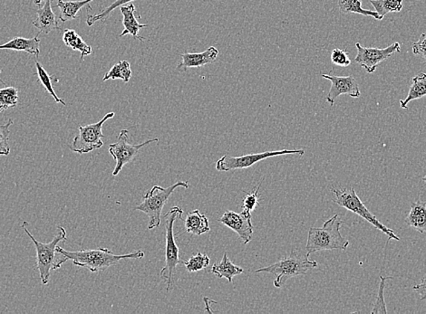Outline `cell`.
I'll use <instances>...</instances> for the list:
<instances>
[{"label": "cell", "mask_w": 426, "mask_h": 314, "mask_svg": "<svg viewBox=\"0 0 426 314\" xmlns=\"http://www.w3.org/2000/svg\"><path fill=\"white\" fill-rule=\"evenodd\" d=\"M356 48L358 49V55L355 58V62L366 70L368 74H372L382 62L389 59L394 55L401 51V46L398 42L394 43L385 48H365L360 43H356Z\"/></svg>", "instance_id": "8fae6325"}, {"label": "cell", "mask_w": 426, "mask_h": 314, "mask_svg": "<svg viewBox=\"0 0 426 314\" xmlns=\"http://www.w3.org/2000/svg\"><path fill=\"white\" fill-rule=\"evenodd\" d=\"M370 3L382 19L387 14L400 12L403 10V0H370Z\"/></svg>", "instance_id": "484cf974"}, {"label": "cell", "mask_w": 426, "mask_h": 314, "mask_svg": "<svg viewBox=\"0 0 426 314\" xmlns=\"http://www.w3.org/2000/svg\"><path fill=\"white\" fill-rule=\"evenodd\" d=\"M120 10L123 14L124 31L120 34V37L131 35L133 39L144 41V37L139 36V32L142 28H147L148 25L140 24L137 17H135L136 8L133 3L128 5L121 6Z\"/></svg>", "instance_id": "2e32d148"}, {"label": "cell", "mask_w": 426, "mask_h": 314, "mask_svg": "<svg viewBox=\"0 0 426 314\" xmlns=\"http://www.w3.org/2000/svg\"><path fill=\"white\" fill-rule=\"evenodd\" d=\"M344 221L338 215H334L324 223L322 228H310L308 240H307V257L313 253L329 251V250H343L346 251L349 246V241L342 237L341 226Z\"/></svg>", "instance_id": "3957f363"}, {"label": "cell", "mask_w": 426, "mask_h": 314, "mask_svg": "<svg viewBox=\"0 0 426 314\" xmlns=\"http://www.w3.org/2000/svg\"><path fill=\"white\" fill-rule=\"evenodd\" d=\"M54 0H44V4L37 10V17L34 20V27L39 29L40 33L48 35L51 32L59 30V19L52 10L51 3Z\"/></svg>", "instance_id": "9a60e30c"}, {"label": "cell", "mask_w": 426, "mask_h": 314, "mask_svg": "<svg viewBox=\"0 0 426 314\" xmlns=\"http://www.w3.org/2000/svg\"><path fill=\"white\" fill-rule=\"evenodd\" d=\"M291 154H297V155L303 156L304 154H305V150H282L264 151V153L249 154V155L240 157L224 155L217 161L216 170L218 171L243 170V168L252 167V166L258 164V162L263 161V159L272 158V157L291 155Z\"/></svg>", "instance_id": "9c48e42d"}, {"label": "cell", "mask_w": 426, "mask_h": 314, "mask_svg": "<svg viewBox=\"0 0 426 314\" xmlns=\"http://www.w3.org/2000/svg\"><path fill=\"white\" fill-rule=\"evenodd\" d=\"M405 223L420 234H426V203L421 200L412 203L411 210L405 217Z\"/></svg>", "instance_id": "ac0fdd59"}, {"label": "cell", "mask_w": 426, "mask_h": 314, "mask_svg": "<svg viewBox=\"0 0 426 314\" xmlns=\"http://www.w3.org/2000/svg\"><path fill=\"white\" fill-rule=\"evenodd\" d=\"M13 124L14 121L10 119L7 124L0 125V156L10 155V128Z\"/></svg>", "instance_id": "4dcf8cb0"}, {"label": "cell", "mask_w": 426, "mask_h": 314, "mask_svg": "<svg viewBox=\"0 0 426 314\" xmlns=\"http://www.w3.org/2000/svg\"><path fill=\"white\" fill-rule=\"evenodd\" d=\"M317 261L309 259L307 255H298L292 251L288 257L281 258L279 262L267 267L256 270L255 273H269L275 276L274 286L281 288L286 282L295 276L305 275L310 270L318 267Z\"/></svg>", "instance_id": "5b68a950"}, {"label": "cell", "mask_w": 426, "mask_h": 314, "mask_svg": "<svg viewBox=\"0 0 426 314\" xmlns=\"http://www.w3.org/2000/svg\"><path fill=\"white\" fill-rule=\"evenodd\" d=\"M204 302H207V304H208V302H210V299L206 298V297L204 299ZM207 307H208L207 309H205V312H209V307H210V305H207Z\"/></svg>", "instance_id": "8d00e7d4"}, {"label": "cell", "mask_w": 426, "mask_h": 314, "mask_svg": "<svg viewBox=\"0 0 426 314\" xmlns=\"http://www.w3.org/2000/svg\"><path fill=\"white\" fill-rule=\"evenodd\" d=\"M133 1H135V0H117L114 3H112L111 5L108 6L106 8L102 11V12L97 14H88V19H86V24H88V27H92L93 25H95V23L98 21H104L109 17V14L113 12L121 6L126 5L127 3H131Z\"/></svg>", "instance_id": "f1b7e54d"}, {"label": "cell", "mask_w": 426, "mask_h": 314, "mask_svg": "<svg viewBox=\"0 0 426 314\" xmlns=\"http://www.w3.org/2000/svg\"><path fill=\"white\" fill-rule=\"evenodd\" d=\"M426 96V74L421 72L412 80V84L405 100H400V106L402 109H407L408 104L414 100H418Z\"/></svg>", "instance_id": "603a6c76"}, {"label": "cell", "mask_w": 426, "mask_h": 314, "mask_svg": "<svg viewBox=\"0 0 426 314\" xmlns=\"http://www.w3.org/2000/svg\"><path fill=\"white\" fill-rule=\"evenodd\" d=\"M331 61L334 65L341 66V68H347L352 63L349 58V52L339 48H336L332 51Z\"/></svg>", "instance_id": "836d02e7"}, {"label": "cell", "mask_w": 426, "mask_h": 314, "mask_svg": "<svg viewBox=\"0 0 426 314\" xmlns=\"http://www.w3.org/2000/svg\"><path fill=\"white\" fill-rule=\"evenodd\" d=\"M413 53L416 55H419L425 60L426 65V34H422L418 39V41L414 42L413 46Z\"/></svg>", "instance_id": "e575fe53"}, {"label": "cell", "mask_w": 426, "mask_h": 314, "mask_svg": "<svg viewBox=\"0 0 426 314\" xmlns=\"http://www.w3.org/2000/svg\"><path fill=\"white\" fill-rule=\"evenodd\" d=\"M338 8L342 14H359L376 20L383 19L376 11L364 10L361 0H338Z\"/></svg>", "instance_id": "cb8c5ba5"}, {"label": "cell", "mask_w": 426, "mask_h": 314, "mask_svg": "<svg viewBox=\"0 0 426 314\" xmlns=\"http://www.w3.org/2000/svg\"><path fill=\"white\" fill-rule=\"evenodd\" d=\"M260 188H254V190L248 193L243 199L242 208L243 213L251 216V212L255 210L258 206H260Z\"/></svg>", "instance_id": "1f68e13d"}, {"label": "cell", "mask_w": 426, "mask_h": 314, "mask_svg": "<svg viewBox=\"0 0 426 314\" xmlns=\"http://www.w3.org/2000/svg\"><path fill=\"white\" fill-rule=\"evenodd\" d=\"M36 68L37 71V77H39L40 83H41L42 86L45 87L46 91L48 92V94L54 98L56 103L62 104L63 106H66V101H63L62 99H60L59 95H57L56 92H55L51 75L46 71L41 63L39 62H36Z\"/></svg>", "instance_id": "83f0119b"}, {"label": "cell", "mask_w": 426, "mask_h": 314, "mask_svg": "<svg viewBox=\"0 0 426 314\" xmlns=\"http://www.w3.org/2000/svg\"><path fill=\"white\" fill-rule=\"evenodd\" d=\"M423 180H424V181L426 182V175L424 177V178H423Z\"/></svg>", "instance_id": "f35d334b"}, {"label": "cell", "mask_w": 426, "mask_h": 314, "mask_svg": "<svg viewBox=\"0 0 426 314\" xmlns=\"http://www.w3.org/2000/svg\"><path fill=\"white\" fill-rule=\"evenodd\" d=\"M211 273L215 275L218 278H226L229 283H233L235 276L242 275L244 270L242 267L235 266L228 257L227 253L223 255L222 260L220 263H215L211 267Z\"/></svg>", "instance_id": "ffe728a7"}, {"label": "cell", "mask_w": 426, "mask_h": 314, "mask_svg": "<svg viewBox=\"0 0 426 314\" xmlns=\"http://www.w3.org/2000/svg\"><path fill=\"white\" fill-rule=\"evenodd\" d=\"M115 117V112L107 113L102 120L97 124L86 125V126H78L79 133L75 137L73 142L70 145V149L75 153L84 155V154L91 153V151L100 149L104 146L102 139L103 125L107 120Z\"/></svg>", "instance_id": "ba28073f"}, {"label": "cell", "mask_w": 426, "mask_h": 314, "mask_svg": "<svg viewBox=\"0 0 426 314\" xmlns=\"http://www.w3.org/2000/svg\"><path fill=\"white\" fill-rule=\"evenodd\" d=\"M330 190L334 195L333 202L335 204L342 206V208L347 209V210L353 212L365 220H367L371 225L375 226L376 229L384 233L388 237V241L391 239L400 241V237H397L395 231L383 225V224L376 219V217L373 213H371L366 205L362 202L360 197L358 196L355 188H331Z\"/></svg>", "instance_id": "8992f818"}, {"label": "cell", "mask_w": 426, "mask_h": 314, "mask_svg": "<svg viewBox=\"0 0 426 314\" xmlns=\"http://www.w3.org/2000/svg\"><path fill=\"white\" fill-rule=\"evenodd\" d=\"M22 228L36 247L37 270L39 271L41 283L46 286L50 280L51 272L59 269L63 264L69 260L65 255L61 254L57 249L59 243L61 241L66 240V238H68L66 237V229L63 226H59L53 240L45 244L37 241L30 230L26 228L25 225H23Z\"/></svg>", "instance_id": "7a4b0ae2"}, {"label": "cell", "mask_w": 426, "mask_h": 314, "mask_svg": "<svg viewBox=\"0 0 426 314\" xmlns=\"http://www.w3.org/2000/svg\"><path fill=\"white\" fill-rule=\"evenodd\" d=\"M219 50L211 46L202 53H184L181 55L182 60L177 66L179 72H186L190 68H201L215 62L219 57Z\"/></svg>", "instance_id": "5bb4252c"}, {"label": "cell", "mask_w": 426, "mask_h": 314, "mask_svg": "<svg viewBox=\"0 0 426 314\" xmlns=\"http://www.w3.org/2000/svg\"><path fill=\"white\" fill-rule=\"evenodd\" d=\"M184 226L186 232L195 235H204L211 230L208 217L198 209L187 214Z\"/></svg>", "instance_id": "44dd1931"}, {"label": "cell", "mask_w": 426, "mask_h": 314, "mask_svg": "<svg viewBox=\"0 0 426 314\" xmlns=\"http://www.w3.org/2000/svg\"><path fill=\"white\" fill-rule=\"evenodd\" d=\"M1 72H2V70H0V74H1ZM0 81H1L2 84H5V83H4V82H3V81H2L1 79H0Z\"/></svg>", "instance_id": "ab89813d"}, {"label": "cell", "mask_w": 426, "mask_h": 314, "mask_svg": "<svg viewBox=\"0 0 426 314\" xmlns=\"http://www.w3.org/2000/svg\"><path fill=\"white\" fill-rule=\"evenodd\" d=\"M57 251L65 255L69 260L73 261L75 266L83 267L91 273L104 271L109 267L115 266L124 259H141L144 257V253L138 251L126 255H115L108 248L92 250H80V251H68L57 246Z\"/></svg>", "instance_id": "6da1fadb"}, {"label": "cell", "mask_w": 426, "mask_h": 314, "mask_svg": "<svg viewBox=\"0 0 426 314\" xmlns=\"http://www.w3.org/2000/svg\"><path fill=\"white\" fill-rule=\"evenodd\" d=\"M128 141V130H122L118 136L117 141L109 146V153L117 162L115 170L113 171V176L114 177H117L121 173L124 166L130 164L135 159L142 148L146 147V145H149L152 142L158 141L159 139H148L141 144H130Z\"/></svg>", "instance_id": "30bf717a"}, {"label": "cell", "mask_w": 426, "mask_h": 314, "mask_svg": "<svg viewBox=\"0 0 426 314\" xmlns=\"http://www.w3.org/2000/svg\"><path fill=\"white\" fill-rule=\"evenodd\" d=\"M94 0H72V1H64V0H57V4L55 8H59L60 10L59 19L62 22L71 21V20L77 19L78 11L82 10L83 8H88L89 10H92V7L90 3Z\"/></svg>", "instance_id": "d6986e66"}, {"label": "cell", "mask_w": 426, "mask_h": 314, "mask_svg": "<svg viewBox=\"0 0 426 314\" xmlns=\"http://www.w3.org/2000/svg\"><path fill=\"white\" fill-rule=\"evenodd\" d=\"M414 290L420 295V300L426 301V278L422 279L421 284L414 286Z\"/></svg>", "instance_id": "d590c367"}, {"label": "cell", "mask_w": 426, "mask_h": 314, "mask_svg": "<svg viewBox=\"0 0 426 314\" xmlns=\"http://www.w3.org/2000/svg\"><path fill=\"white\" fill-rule=\"evenodd\" d=\"M63 42L66 46L73 49L75 51H79L81 53V60L85 59L86 57L93 53L91 46L88 45L84 41L82 37L77 33L74 29H66L62 37Z\"/></svg>", "instance_id": "7402d4cb"}, {"label": "cell", "mask_w": 426, "mask_h": 314, "mask_svg": "<svg viewBox=\"0 0 426 314\" xmlns=\"http://www.w3.org/2000/svg\"><path fill=\"white\" fill-rule=\"evenodd\" d=\"M184 210L179 206H173L164 216L165 220V266L160 273L161 277L166 282V290L169 291L175 282L177 266L184 264V261L180 257V249L176 245L175 224L182 219Z\"/></svg>", "instance_id": "277c9868"}, {"label": "cell", "mask_w": 426, "mask_h": 314, "mask_svg": "<svg viewBox=\"0 0 426 314\" xmlns=\"http://www.w3.org/2000/svg\"><path fill=\"white\" fill-rule=\"evenodd\" d=\"M210 262V257L207 255L198 253V254L191 257L189 260L184 262V266L188 272L197 273L207 268Z\"/></svg>", "instance_id": "f546056e"}, {"label": "cell", "mask_w": 426, "mask_h": 314, "mask_svg": "<svg viewBox=\"0 0 426 314\" xmlns=\"http://www.w3.org/2000/svg\"><path fill=\"white\" fill-rule=\"evenodd\" d=\"M325 79L331 82V87L327 95L326 101L331 106H334L336 101L341 95H347L353 98H359L361 96L358 83L352 75L349 77H337L332 75H321Z\"/></svg>", "instance_id": "7c38bea8"}, {"label": "cell", "mask_w": 426, "mask_h": 314, "mask_svg": "<svg viewBox=\"0 0 426 314\" xmlns=\"http://www.w3.org/2000/svg\"><path fill=\"white\" fill-rule=\"evenodd\" d=\"M43 1H44V0H34L35 4L39 5V6L41 5V3Z\"/></svg>", "instance_id": "74e56055"}, {"label": "cell", "mask_w": 426, "mask_h": 314, "mask_svg": "<svg viewBox=\"0 0 426 314\" xmlns=\"http://www.w3.org/2000/svg\"><path fill=\"white\" fill-rule=\"evenodd\" d=\"M392 277H380V284H379L378 295L376 298L375 304H374L373 309L371 311V313H387V304H385L384 297V289L385 286V281Z\"/></svg>", "instance_id": "d6a6232c"}, {"label": "cell", "mask_w": 426, "mask_h": 314, "mask_svg": "<svg viewBox=\"0 0 426 314\" xmlns=\"http://www.w3.org/2000/svg\"><path fill=\"white\" fill-rule=\"evenodd\" d=\"M180 187L188 188H189V182L178 181L168 188L155 186L152 190L144 195L143 202L135 206V210L143 212L149 217V225H148L149 230L160 226L162 209L166 205L173 192Z\"/></svg>", "instance_id": "52a82bcc"}, {"label": "cell", "mask_w": 426, "mask_h": 314, "mask_svg": "<svg viewBox=\"0 0 426 314\" xmlns=\"http://www.w3.org/2000/svg\"><path fill=\"white\" fill-rule=\"evenodd\" d=\"M425 277L426 278V273H425Z\"/></svg>", "instance_id": "60d3db41"}, {"label": "cell", "mask_w": 426, "mask_h": 314, "mask_svg": "<svg viewBox=\"0 0 426 314\" xmlns=\"http://www.w3.org/2000/svg\"><path fill=\"white\" fill-rule=\"evenodd\" d=\"M132 75L131 66H130L128 61H120V62L115 63V65L104 75L103 81L106 82V81L109 79H121L124 81V83L126 84L131 79Z\"/></svg>", "instance_id": "d4e9b609"}, {"label": "cell", "mask_w": 426, "mask_h": 314, "mask_svg": "<svg viewBox=\"0 0 426 314\" xmlns=\"http://www.w3.org/2000/svg\"><path fill=\"white\" fill-rule=\"evenodd\" d=\"M40 42L39 36L33 39H24V37H14L10 42L0 46V50H14L26 52L39 57L40 54Z\"/></svg>", "instance_id": "e0dca14e"}, {"label": "cell", "mask_w": 426, "mask_h": 314, "mask_svg": "<svg viewBox=\"0 0 426 314\" xmlns=\"http://www.w3.org/2000/svg\"><path fill=\"white\" fill-rule=\"evenodd\" d=\"M19 104V91L15 87L0 89V112L14 108Z\"/></svg>", "instance_id": "4316f807"}, {"label": "cell", "mask_w": 426, "mask_h": 314, "mask_svg": "<svg viewBox=\"0 0 426 314\" xmlns=\"http://www.w3.org/2000/svg\"><path fill=\"white\" fill-rule=\"evenodd\" d=\"M220 223L228 226L231 230L237 233L242 242L247 245L253 237V226L251 223V216L237 212L228 210L224 212Z\"/></svg>", "instance_id": "4fadbf2b"}]
</instances>
